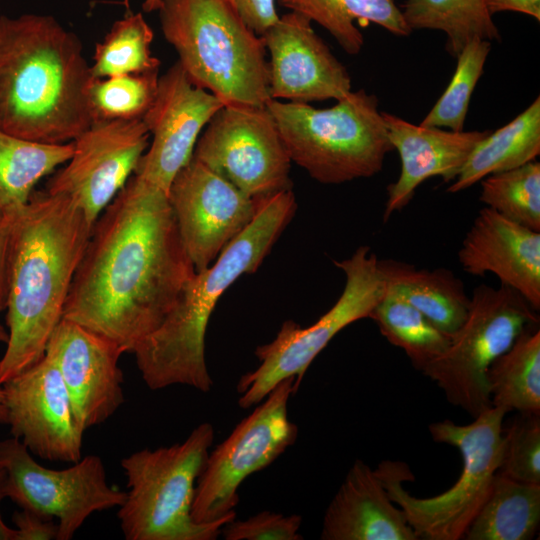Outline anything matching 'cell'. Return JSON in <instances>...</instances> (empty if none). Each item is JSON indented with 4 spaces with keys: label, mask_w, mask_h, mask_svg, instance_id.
Wrapping results in <instances>:
<instances>
[{
    "label": "cell",
    "mask_w": 540,
    "mask_h": 540,
    "mask_svg": "<svg viewBox=\"0 0 540 540\" xmlns=\"http://www.w3.org/2000/svg\"><path fill=\"white\" fill-rule=\"evenodd\" d=\"M6 416L5 394L2 385H0V424L6 425Z\"/></svg>",
    "instance_id": "obj_42"
},
{
    "label": "cell",
    "mask_w": 540,
    "mask_h": 540,
    "mask_svg": "<svg viewBox=\"0 0 540 540\" xmlns=\"http://www.w3.org/2000/svg\"><path fill=\"white\" fill-rule=\"evenodd\" d=\"M195 272L167 193L133 174L92 227L62 318L133 353Z\"/></svg>",
    "instance_id": "obj_1"
},
{
    "label": "cell",
    "mask_w": 540,
    "mask_h": 540,
    "mask_svg": "<svg viewBox=\"0 0 540 540\" xmlns=\"http://www.w3.org/2000/svg\"><path fill=\"white\" fill-rule=\"evenodd\" d=\"M490 49V41L476 38L461 50L449 85L420 125L463 131L470 99Z\"/></svg>",
    "instance_id": "obj_34"
},
{
    "label": "cell",
    "mask_w": 540,
    "mask_h": 540,
    "mask_svg": "<svg viewBox=\"0 0 540 540\" xmlns=\"http://www.w3.org/2000/svg\"><path fill=\"white\" fill-rule=\"evenodd\" d=\"M322 540H418L375 470L356 460L326 508Z\"/></svg>",
    "instance_id": "obj_22"
},
{
    "label": "cell",
    "mask_w": 540,
    "mask_h": 540,
    "mask_svg": "<svg viewBox=\"0 0 540 540\" xmlns=\"http://www.w3.org/2000/svg\"><path fill=\"white\" fill-rule=\"evenodd\" d=\"M311 23L304 15L290 11L261 35L270 54L271 99L299 103L338 101L352 91L345 66Z\"/></svg>",
    "instance_id": "obj_19"
},
{
    "label": "cell",
    "mask_w": 540,
    "mask_h": 540,
    "mask_svg": "<svg viewBox=\"0 0 540 540\" xmlns=\"http://www.w3.org/2000/svg\"><path fill=\"white\" fill-rule=\"evenodd\" d=\"M161 5V0H144L143 1V10L145 12L158 11Z\"/></svg>",
    "instance_id": "obj_43"
},
{
    "label": "cell",
    "mask_w": 540,
    "mask_h": 540,
    "mask_svg": "<svg viewBox=\"0 0 540 540\" xmlns=\"http://www.w3.org/2000/svg\"><path fill=\"white\" fill-rule=\"evenodd\" d=\"M153 37L142 13L115 21L104 40L95 47L91 77L101 79L159 70L160 61L151 51Z\"/></svg>",
    "instance_id": "obj_31"
},
{
    "label": "cell",
    "mask_w": 540,
    "mask_h": 540,
    "mask_svg": "<svg viewBox=\"0 0 540 540\" xmlns=\"http://www.w3.org/2000/svg\"><path fill=\"white\" fill-rule=\"evenodd\" d=\"M402 13L411 30L442 31L446 50L455 58L473 39H500L485 0H406Z\"/></svg>",
    "instance_id": "obj_29"
},
{
    "label": "cell",
    "mask_w": 540,
    "mask_h": 540,
    "mask_svg": "<svg viewBox=\"0 0 540 540\" xmlns=\"http://www.w3.org/2000/svg\"><path fill=\"white\" fill-rule=\"evenodd\" d=\"M334 264L346 277L340 297L309 327L287 320L274 340L256 348L260 365L237 382L241 408L259 404L279 382L290 377L295 378L297 391L309 365L331 339L353 322L369 318L382 298L386 284L378 257L369 246H359L351 257Z\"/></svg>",
    "instance_id": "obj_10"
},
{
    "label": "cell",
    "mask_w": 540,
    "mask_h": 540,
    "mask_svg": "<svg viewBox=\"0 0 540 540\" xmlns=\"http://www.w3.org/2000/svg\"><path fill=\"white\" fill-rule=\"evenodd\" d=\"M215 437L203 422L171 446L124 457L128 491L117 517L127 540H215L228 523H198L191 516L195 486Z\"/></svg>",
    "instance_id": "obj_7"
},
{
    "label": "cell",
    "mask_w": 540,
    "mask_h": 540,
    "mask_svg": "<svg viewBox=\"0 0 540 540\" xmlns=\"http://www.w3.org/2000/svg\"><path fill=\"white\" fill-rule=\"evenodd\" d=\"M224 105L174 63L159 76L154 101L142 118L152 141L134 174L168 193L177 172L192 158L200 132Z\"/></svg>",
    "instance_id": "obj_16"
},
{
    "label": "cell",
    "mask_w": 540,
    "mask_h": 540,
    "mask_svg": "<svg viewBox=\"0 0 540 540\" xmlns=\"http://www.w3.org/2000/svg\"><path fill=\"white\" fill-rule=\"evenodd\" d=\"M9 338L8 330L4 328V326L0 323V343H7Z\"/></svg>",
    "instance_id": "obj_44"
},
{
    "label": "cell",
    "mask_w": 540,
    "mask_h": 540,
    "mask_svg": "<svg viewBox=\"0 0 540 540\" xmlns=\"http://www.w3.org/2000/svg\"><path fill=\"white\" fill-rule=\"evenodd\" d=\"M505 415V410L491 407L466 425L451 420L429 425L433 441L456 447L462 457L457 482L439 495H411L403 487L405 480L414 479L405 463L386 460L378 465L375 471L390 499L403 511L418 539H463L498 471Z\"/></svg>",
    "instance_id": "obj_8"
},
{
    "label": "cell",
    "mask_w": 540,
    "mask_h": 540,
    "mask_svg": "<svg viewBox=\"0 0 540 540\" xmlns=\"http://www.w3.org/2000/svg\"><path fill=\"white\" fill-rule=\"evenodd\" d=\"M6 425L12 437L41 459L75 463L82 457L78 427L67 389L46 354L3 385Z\"/></svg>",
    "instance_id": "obj_17"
},
{
    "label": "cell",
    "mask_w": 540,
    "mask_h": 540,
    "mask_svg": "<svg viewBox=\"0 0 540 540\" xmlns=\"http://www.w3.org/2000/svg\"><path fill=\"white\" fill-rule=\"evenodd\" d=\"M92 227L71 198L46 190H34L17 214L6 307L9 338L0 359V385L45 355Z\"/></svg>",
    "instance_id": "obj_2"
},
{
    "label": "cell",
    "mask_w": 540,
    "mask_h": 540,
    "mask_svg": "<svg viewBox=\"0 0 540 540\" xmlns=\"http://www.w3.org/2000/svg\"><path fill=\"white\" fill-rule=\"evenodd\" d=\"M369 318L376 323L382 336L402 349L419 371L441 356L451 341L449 335L387 287Z\"/></svg>",
    "instance_id": "obj_30"
},
{
    "label": "cell",
    "mask_w": 540,
    "mask_h": 540,
    "mask_svg": "<svg viewBox=\"0 0 540 540\" xmlns=\"http://www.w3.org/2000/svg\"><path fill=\"white\" fill-rule=\"evenodd\" d=\"M497 473L540 485V414L519 413L505 429L503 426Z\"/></svg>",
    "instance_id": "obj_35"
},
{
    "label": "cell",
    "mask_w": 540,
    "mask_h": 540,
    "mask_svg": "<svg viewBox=\"0 0 540 540\" xmlns=\"http://www.w3.org/2000/svg\"><path fill=\"white\" fill-rule=\"evenodd\" d=\"M12 521L14 540H57L58 524L52 517L21 509L14 512Z\"/></svg>",
    "instance_id": "obj_37"
},
{
    "label": "cell",
    "mask_w": 540,
    "mask_h": 540,
    "mask_svg": "<svg viewBox=\"0 0 540 540\" xmlns=\"http://www.w3.org/2000/svg\"><path fill=\"white\" fill-rule=\"evenodd\" d=\"M295 378L279 382L260 404L209 452L197 479L191 516L198 523L236 518L238 489L251 474L270 466L298 437L288 417Z\"/></svg>",
    "instance_id": "obj_11"
},
{
    "label": "cell",
    "mask_w": 540,
    "mask_h": 540,
    "mask_svg": "<svg viewBox=\"0 0 540 540\" xmlns=\"http://www.w3.org/2000/svg\"><path fill=\"white\" fill-rule=\"evenodd\" d=\"M73 150V141L43 143L0 129V213L17 215L28 203L35 185L66 163Z\"/></svg>",
    "instance_id": "obj_26"
},
{
    "label": "cell",
    "mask_w": 540,
    "mask_h": 540,
    "mask_svg": "<svg viewBox=\"0 0 540 540\" xmlns=\"http://www.w3.org/2000/svg\"><path fill=\"white\" fill-rule=\"evenodd\" d=\"M256 214L207 269L195 272L161 325L134 349L148 388L186 385L209 392L213 381L205 360V335L222 294L241 275L253 273L269 254L296 211L292 189L257 198Z\"/></svg>",
    "instance_id": "obj_4"
},
{
    "label": "cell",
    "mask_w": 540,
    "mask_h": 540,
    "mask_svg": "<svg viewBox=\"0 0 540 540\" xmlns=\"http://www.w3.org/2000/svg\"><path fill=\"white\" fill-rule=\"evenodd\" d=\"M486 379L492 407L540 414L539 324L527 326L491 363Z\"/></svg>",
    "instance_id": "obj_28"
},
{
    "label": "cell",
    "mask_w": 540,
    "mask_h": 540,
    "mask_svg": "<svg viewBox=\"0 0 540 540\" xmlns=\"http://www.w3.org/2000/svg\"><path fill=\"white\" fill-rule=\"evenodd\" d=\"M327 30L341 48L350 55L358 54L364 44L361 31L354 21L372 22L396 36H409L402 10L395 0H276Z\"/></svg>",
    "instance_id": "obj_27"
},
{
    "label": "cell",
    "mask_w": 540,
    "mask_h": 540,
    "mask_svg": "<svg viewBox=\"0 0 540 540\" xmlns=\"http://www.w3.org/2000/svg\"><path fill=\"white\" fill-rule=\"evenodd\" d=\"M244 22L261 36L279 18L276 0H230Z\"/></svg>",
    "instance_id": "obj_38"
},
{
    "label": "cell",
    "mask_w": 540,
    "mask_h": 540,
    "mask_svg": "<svg viewBox=\"0 0 540 540\" xmlns=\"http://www.w3.org/2000/svg\"><path fill=\"white\" fill-rule=\"evenodd\" d=\"M458 261L470 275H496L540 310V232L483 207L462 241Z\"/></svg>",
    "instance_id": "obj_20"
},
{
    "label": "cell",
    "mask_w": 540,
    "mask_h": 540,
    "mask_svg": "<svg viewBox=\"0 0 540 540\" xmlns=\"http://www.w3.org/2000/svg\"><path fill=\"white\" fill-rule=\"evenodd\" d=\"M386 287L400 295L450 337L465 321L470 297L451 270L426 269L395 260L378 259Z\"/></svg>",
    "instance_id": "obj_23"
},
{
    "label": "cell",
    "mask_w": 540,
    "mask_h": 540,
    "mask_svg": "<svg viewBox=\"0 0 540 540\" xmlns=\"http://www.w3.org/2000/svg\"><path fill=\"white\" fill-rule=\"evenodd\" d=\"M302 517L261 511L244 520L226 523L221 534L226 540H302L299 533Z\"/></svg>",
    "instance_id": "obj_36"
},
{
    "label": "cell",
    "mask_w": 540,
    "mask_h": 540,
    "mask_svg": "<svg viewBox=\"0 0 540 540\" xmlns=\"http://www.w3.org/2000/svg\"><path fill=\"white\" fill-rule=\"evenodd\" d=\"M6 481L7 476L3 468L0 467V505L1 502L7 498L6 495ZM15 530L8 526L1 515L0 511V540H14Z\"/></svg>",
    "instance_id": "obj_41"
},
{
    "label": "cell",
    "mask_w": 540,
    "mask_h": 540,
    "mask_svg": "<svg viewBox=\"0 0 540 540\" xmlns=\"http://www.w3.org/2000/svg\"><path fill=\"white\" fill-rule=\"evenodd\" d=\"M485 4L491 15L512 11L540 20V0H485Z\"/></svg>",
    "instance_id": "obj_40"
},
{
    "label": "cell",
    "mask_w": 540,
    "mask_h": 540,
    "mask_svg": "<svg viewBox=\"0 0 540 540\" xmlns=\"http://www.w3.org/2000/svg\"><path fill=\"white\" fill-rule=\"evenodd\" d=\"M90 65L78 36L55 17L0 14V129L43 142L73 141L93 122Z\"/></svg>",
    "instance_id": "obj_3"
},
{
    "label": "cell",
    "mask_w": 540,
    "mask_h": 540,
    "mask_svg": "<svg viewBox=\"0 0 540 540\" xmlns=\"http://www.w3.org/2000/svg\"><path fill=\"white\" fill-rule=\"evenodd\" d=\"M164 38L191 82L225 105L271 99L266 47L230 0H161Z\"/></svg>",
    "instance_id": "obj_5"
},
{
    "label": "cell",
    "mask_w": 540,
    "mask_h": 540,
    "mask_svg": "<svg viewBox=\"0 0 540 540\" xmlns=\"http://www.w3.org/2000/svg\"><path fill=\"white\" fill-rule=\"evenodd\" d=\"M539 524L540 485L518 482L496 473L463 539L530 540Z\"/></svg>",
    "instance_id": "obj_25"
},
{
    "label": "cell",
    "mask_w": 540,
    "mask_h": 540,
    "mask_svg": "<svg viewBox=\"0 0 540 540\" xmlns=\"http://www.w3.org/2000/svg\"><path fill=\"white\" fill-rule=\"evenodd\" d=\"M16 216L0 213V312L6 310L8 302L12 234Z\"/></svg>",
    "instance_id": "obj_39"
},
{
    "label": "cell",
    "mask_w": 540,
    "mask_h": 540,
    "mask_svg": "<svg viewBox=\"0 0 540 540\" xmlns=\"http://www.w3.org/2000/svg\"><path fill=\"white\" fill-rule=\"evenodd\" d=\"M193 157L253 199L292 189L291 159L266 105H224Z\"/></svg>",
    "instance_id": "obj_13"
},
{
    "label": "cell",
    "mask_w": 540,
    "mask_h": 540,
    "mask_svg": "<svg viewBox=\"0 0 540 540\" xmlns=\"http://www.w3.org/2000/svg\"><path fill=\"white\" fill-rule=\"evenodd\" d=\"M539 324L537 311L514 289L477 285L467 317L445 352L421 371L446 400L473 418L492 407L486 373L520 333Z\"/></svg>",
    "instance_id": "obj_9"
},
{
    "label": "cell",
    "mask_w": 540,
    "mask_h": 540,
    "mask_svg": "<svg viewBox=\"0 0 540 540\" xmlns=\"http://www.w3.org/2000/svg\"><path fill=\"white\" fill-rule=\"evenodd\" d=\"M540 154V98L500 129L489 132L470 153L459 175L447 188L463 191L488 175L534 161Z\"/></svg>",
    "instance_id": "obj_24"
},
{
    "label": "cell",
    "mask_w": 540,
    "mask_h": 540,
    "mask_svg": "<svg viewBox=\"0 0 540 540\" xmlns=\"http://www.w3.org/2000/svg\"><path fill=\"white\" fill-rule=\"evenodd\" d=\"M382 116L389 141L401 161L398 179L387 186L384 223L410 203L416 189L428 178L454 181L474 147L490 132L444 131L414 125L386 112Z\"/></svg>",
    "instance_id": "obj_21"
},
{
    "label": "cell",
    "mask_w": 540,
    "mask_h": 540,
    "mask_svg": "<svg viewBox=\"0 0 540 540\" xmlns=\"http://www.w3.org/2000/svg\"><path fill=\"white\" fill-rule=\"evenodd\" d=\"M149 138L143 119L93 121L73 140L71 158L46 191L71 198L93 226L134 174Z\"/></svg>",
    "instance_id": "obj_14"
},
{
    "label": "cell",
    "mask_w": 540,
    "mask_h": 540,
    "mask_svg": "<svg viewBox=\"0 0 540 540\" xmlns=\"http://www.w3.org/2000/svg\"><path fill=\"white\" fill-rule=\"evenodd\" d=\"M266 108L291 162L323 184L371 177L393 150L378 99L364 89L326 109L277 99H270Z\"/></svg>",
    "instance_id": "obj_6"
},
{
    "label": "cell",
    "mask_w": 540,
    "mask_h": 540,
    "mask_svg": "<svg viewBox=\"0 0 540 540\" xmlns=\"http://www.w3.org/2000/svg\"><path fill=\"white\" fill-rule=\"evenodd\" d=\"M123 353L111 339L63 318L48 340L45 354L58 367L84 433L108 420L125 401L119 367Z\"/></svg>",
    "instance_id": "obj_18"
},
{
    "label": "cell",
    "mask_w": 540,
    "mask_h": 540,
    "mask_svg": "<svg viewBox=\"0 0 540 540\" xmlns=\"http://www.w3.org/2000/svg\"><path fill=\"white\" fill-rule=\"evenodd\" d=\"M159 70L92 78L88 103L95 120L142 119L156 96Z\"/></svg>",
    "instance_id": "obj_33"
},
{
    "label": "cell",
    "mask_w": 540,
    "mask_h": 540,
    "mask_svg": "<svg viewBox=\"0 0 540 540\" xmlns=\"http://www.w3.org/2000/svg\"><path fill=\"white\" fill-rule=\"evenodd\" d=\"M183 246L196 272L207 269L253 220L258 200L192 156L168 189Z\"/></svg>",
    "instance_id": "obj_15"
},
{
    "label": "cell",
    "mask_w": 540,
    "mask_h": 540,
    "mask_svg": "<svg viewBox=\"0 0 540 540\" xmlns=\"http://www.w3.org/2000/svg\"><path fill=\"white\" fill-rule=\"evenodd\" d=\"M0 467L7 476V498L21 509L57 519V540H70L95 513L119 507L126 492L107 482L98 455L81 457L65 469L40 465L17 438L0 440Z\"/></svg>",
    "instance_id": "obj_12"
},
{
    "label": "cell",
    "mask_w": 540,
    "mask_h": 540,
    "mask_svg": "<svg viewBox=\"0 0 540 540\" xmlns=\"http://www.w3.org/2000/svg\"><path fill=\"white\" fill-rule=\"evenodd\" d=\"M479 200L505 218L540 232V163L494 173L481 181Z\"/></svg>",
    "instance_id": "obj_32"
}]
</instances>
